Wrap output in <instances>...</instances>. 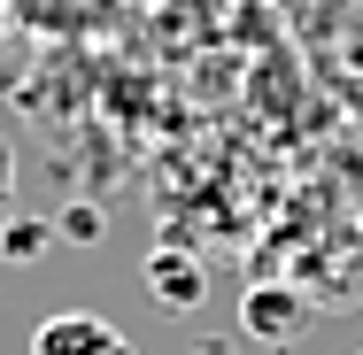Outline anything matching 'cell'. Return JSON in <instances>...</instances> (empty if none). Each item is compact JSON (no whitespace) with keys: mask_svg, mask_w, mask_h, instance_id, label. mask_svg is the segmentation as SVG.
I'll use <instances>...</instances> for the list:
<instances>
[{"mask_svg":"<svg viewBox=\"0 0 363 355\" xmlns=\"http://www.w3.org/2000/svg\"><path fill=\"white\" fill-rule=\"evenodd\" d=\"M301 325H309V301H301L294 286H247L240 332H255V340H294Z\"/></svg>","mask_w":363,"mask_h":355,"instance_id":"3957f363","label":"cell"},{"mask_svg":"<svg viewBox=\"0 0 363 355\" xmlns=\"http://www.w3.org/2000/svg\"><path fill=\"white\" fill-rule=\"evenodd\" d=\"M124 340L108 317H93V309H62V317H47L39 332H31V355H108Z\"/></svg>","mask_w":363,"mask_h":355,"instance_id":"7a4b0ae2","label":"cell"},{"mask_svg":"<svg viewBox=\"0 0 363 355\" xmlns=\"http://www.w3.org/2000/svg\"><path fill=\"white\" fill-rule=\"evenodd\" d=\"M55 240H62V232H55L47 216H8V224H0V263H16V271H23V263H39Z\"/></svg>","mask_w":363,"mask_h":355,"instance_id":"277c9868","label":"cell"},{"mask_svg":"<svg viewBox=\"0 0 363 355\" xmlns=\"http://www.w3.org/2000/svg\"><path fill=\"white\" fill-rule=\"evenodd\" d=\"M8 193H16V147L0 140V209H8Z\"/></svg>","mask_w":363,"mask_h":355,"instance_id":"8992f818","label":"cell"},{"mask_svg":"<svg viewBox=\"0 0 363 355\" xmlns=\"http://www.w3.org/2000/svg\"><path fill=\"white\" fill-rule=\"evenodd\" d=\"M356 232H363V209H356Z\"/></svg>","mask_w":363,"mask_h":355,"instance_id":"ba28073f","label":"cell"},{"mask_svg":"<svg viewBox=\"0 0 363 355\" xmlns=\"http://www.w3.org/2000/svg\"><path fill=\"white\" fill-rule=\"evenodd\" d=\"M108 355H132V340H116V348H108Z\"/></svg>","mask_w":363,"mask_h":355,"instance_id":"52a82bcc","label":"cell"},{"mask_svg":"<svg viewBox=\"0 0 363 355\" xmlns=\"http://www.w3.org/2000/svg\"><path fill=\"white\" fill-rule=\"evenodd\" d=\"M147 293H155L162 317H194L201 293H209V278H201V263H194L186 247H155V255H147Z\"/></svg>","mask_w":363,"mask_h":355,"instance_id":"6da1fadb","label":"cell"},{"mask_svg":"<svg viewBox=\"0 0 363 355\" xmlns=\"http://www.w3.org/2000/svg\"><path fill=\"white\" fill-rule=\"evenodd\" d=\"M55 232H62L70 247H93L108 224H101V209H93V201H77V209H62V216H55Z\"/></svg>","mask_w":363,"mask_h":355,"instance_id":"5b68a950","label":"cell"}]
</instances>
